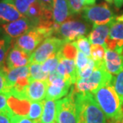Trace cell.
<instances>
[{"label": "cell", "mask_w": 123, "mask_h": 123, "mask_svg": "<svg viewBox=\"0 0 123 123\" xmlns=\"http://www.w3.org/2000/svg\"><path fill=\"white\" fill-rule=\"evenodd\" d=\"M92 93L109 123L116 122L123 117V106L113 82L102 86Z\"/></svg>", "instance_id": "obj_1"}, {"label": "cell", "mask_w": 123, "mask_h": 123, "mask_svg": "<svg viewBox=\"0 0 123 123\" xmlns=\"http://www.w3.org/2000/svg\"><path fill=\"white\" fill-rule=\"evenodd\" d=\"M74 96L78 109V123H109L92 93L74 91Z\"/></svg>", "instance_id": "obj_2"}, {"label": "cell", "mask_w": 123, "mask_h": 123, "mask_svg": "<svg viewBox=\"0 0 123 123\" xmlns=\"http://www.w3.org/2000/svg\"><path fill=\"white\" fill-rule=\"evenodd\" d=\"M114 78L105 70L104 62L95 64V68L90 77L76 81L74 90L76 93H93L102 86L113 82Z\"/></svg>", "instance_id": "obj_3"}, {"label": "cell", "mask_w": 123, "mask_h": 123, "mask_svg": "<svg viewBox=\"0 0 123 123\" xmlns=\"http://www.w3.org/2000/svg\"><path fill=\"white\" fill-rule=\"evenodd\" d=\"M54 33L55 31L52 28L36 26L17 38L14 45L31 55L46 38L50 37Z\"/></svg>", "instance_id": "obj_4"}, {"label": "cell", "mask_w": 123, "mask_h": 123, "mask_svg": "<svg viewBox=\"0 0 123 123\" xmlns=\"http://www.w3.org/2000/svg\"><path fill=\"white\" fill-rule=\"evenodd\" d=\"M92 30V26L83 19L69 18L61 24L55 34L63 39L66 43H72L85 36Z\"/></svg>", "instance_id": "obj_5"}, {"label": "cell", "mask_w": 123, "mask_h": 123, "mask_svg": "<svg viewBox=\"0 0 123 123\" xmlns=\"http://www.w3.org/2000/svg\"><path fill=\"white\" fill-rule=\"evenodd\" d=\"M81 15L83 20L90 23L92 27L108 24L115 17L109 5L105 2L94 6H86Z\"/></svg>", "instance_id": "obj_6"}, {"label": "cell", "mask_w": 123, "mask_h": 123, "mask_svg": "<svg viewBox=\"0 0 123 123\" xmlns=\"http://www.w3.org/2000/svg\"><path fill=\"white\" fill-rule=\"evenodd\" d=\"M56 123H78V109L74 87L67 96L57 101Z\"/></svg>", "instance_id": "obj_7"}, {"label": "cell", "mask_w": 123, "mask_h": 123, "mask_svg": "<svg viewBox=\"0 0 123 123\" xmlns=\"http://www.w3.org/2000/svg\"><path fill=\"white\" fill-rule=\"evenodd\" d=\"M66 43L58 37H49L46 38L31 55L30 63H43L52 55L57 54Z\"/></svg>", "instance_id": "obj_8"}, {"label": "cell", "mask_w": 123, "mask_h": 123, "mask_svg": "<svg viewBox=\"0 0 123 123\" xmlns=\"http://www.w3.org/2000/svg\"><path fill=\"white\" fill-rule=\"evenodd\" d=\"M47 82L48 87L46 98L55 101L65 97L70 92V88L73 85L70 81L58 74L57 71L49 74Z\"/></svg>", "instance_id": "obj_9"}, {"label": "cell", "mask_w": 123, "mask_h": 123, "mask_svg": "<svg viewBox=\"0 0 123 123\" xmlns=\"http://www.w3.org/2000/svg\"><path fill=\"white\" fill-rule=\"evenodd\" d=\"M105 47L106 50L123 52V14L113 18Z\"/></svg>", "instance_id": "obj_10"}, {"label": "cell", "mask_w": 123, "mask_h": 123, "mask_svg": "<svg viewBox=\"0 0 123 123\" xmlns=\"http://www.w3.org/2000/svg\"><path fill=\"white\" fill-rule=\"evenodd\" d=\"M36 26L37 24L33 20L23 16L18 20L2 25V29L5 34L13 39L18 38L19 36L23 35L26 32Z\"/></svg>", "instance_id": "obj_11"}, {"label": "cell", "mask_w": 123, "mask_h": 123, "mask_svg": "<svg viewBox=\"0 0 123 123\" xmlns=\"http://www.w3.org/2000/svg\"><path fill=\"white\" fill-rule=\"evenodd\" d=\"M31 55H29L15 45L12 47L7 54L6 63L8 70L26 66L30 64Z\"/></svg>", "instance_id": "obj_12"}, {"label": "cell", "mask_w": 123, "mask_h": 123, "mask_svg": "<svg viewBox=\"0 0 123 123\" xmlns=\"http://www.w3.org/2000/svg\"><path fill=\"white\" fill-rule=\"evenodd\" d=\"M53 20L55 23V33L61 24L66 22L72 15L70 13L68 0H54L52 9Z\"/></svg>", "instance_id": "obj_13"}, {"label": "cell", "mask_w": 123, "mask_h": 123, "mask_svg": "<svg viewBox=\"0 0 123 123\" xmlns=\"http://www.w3.org/2000/svg\"><path fill=\"white\" fill-rule=\"evenodd\" d=\"M47 87V81H31L26 90V98L30 102H41V101H43L46 97Z\"/></svg>", "instance_id": "obj_14"}, {"label": "cell", "mask_w": 123, "mask_h": 123, "mask_svg": "<svg viewBox=\"0 0 123 123\" xmlns=\"http://www.w3.org/2000/svg\"><path fill=\"white\" fill-rule=\"evenodd\" d=\"M104 63L108 72L112 75H117L123 70V52L106 50Z\"/></svg>", "instance_id": "obj_15"}, {"label": "cell", "mask_w": 123, "mask_h": 123, "mask_svg": "<svg viewBox=\"0 0 123 123\" xmlns=\"http://www.w3.org/2000/svg\"><path fill=\"white\" fill-rule=\"evenodd\" d=\"M59 55V62L56 71L59 75L65 79L70 81L72 84H74L77 81V69H76L75 59L64 58L58 52Z\"/></svg>", "instance_id": "obj_16"}, {"label": "cell", "mask_w": 123, "mask_h": 123, "mask_svg": "<svg viewBox=\"0 0 123 123\" xmlns=\"http://www.w3.org/2000/svg\"><path fill=\"white\" fill-rule=\"evenodd\" d=\"M23 17L12 0H0V24L11 23Z\"/></svg>", "instance_id": "obj_17"}, {"label": "cell", "mask_w": 123, "mask_h": 123, "mask_svg": "<svg viewBox=\"0 0 123 123\" xmlns=\"http://www.w3.org/2000/svg\"><path fill=\"white\" fill-rule=\"evenodd\" d=\"M113 20V19H112ZM112 21L105 25L96 26L92 27L91 31L88 35V39L92 45H105V41L110 32Z\"/></svg>", "instance_id": "obj_18"}, {"label": "cell", "mask_w": 123, "mask_h": 123, "mask_svg": "<svg viewBox=\"0 0 123 123\" xmlns=\"http://www.w3.org/2000/svg\"><path fill=\"white\" fill-rule=\"evenodd\" d=\"M25 77H30L29 65L26 66H22V67L11 69V70H8L7 69L6 84H7V89H8V93L11 88L14 86L17 81L22 78H25Z\"/></svg>", "instance_id": "obj_19"}, {"label": "cell", "mask_w": 123, "mask_h": 123, "mask_svg": "<svg viewBox=\"0 0 123 123\" xmlns=\"http://www.w3.org/2000/svg\"><path fill=\"white\" fill-rule=\"evenodd\" d=\"M57 117V102L46 99L44 101L43 111L40 123H56Z\"/></svg>", "instance_id": "obj_20"}, {"label": "cell", "mask_w": 123, "mask_h": 123, "mask_svg": "<svg viewBox=\"0 0 123 123\" xmlns=\"http://www.w3.org/2000/svg\"><path fill=\"white\" fill-rule=\"evenodd\" d=\"M29 70H30V82L34 80L47 81L49 74L45 73L43 70L42 64L31 62L29 64Z\"/></svg>", "instance_id": "obj_21"}, {"label": "cell", "mask_w": 123, "mask_h": 123, "mask_svg": "<svg viewBox=\"0 0 123 123\" xmlns=\"http://www.w3.org/2000/svg\"><path fill=\"white\" fill-rule=\"evenodd\" d=\"M43 105L44 101H41V102H31L26 117L34 122L40 123L41 117L43 111Z\"/></svg>", "instance_id": "obj_22"}, {"label": "cell", "mask_w": 123, "mask_h": 123, "mask_svg": "<svg viewBox=\"0 0 123 123\" xmlns=\"http://www.w3.org/2000/svg\"><path fill=\"white\" fill-rule=\"evenodd\" d=\"M12 38L6 34L0 35V67L4 66Z\"/></svg>", "instance_id": "obj_23"}, {"label": "cell", "mask_w": 123, "mask_h": 123, "mask_svg": "<svg viewBox=\"0 0 123 123\" xmlns=\"http://www.w3.org/2000/svg\"><path fill=\"white\" fill-rule=\"evenodd\" d=\"M106 48L102 45H91L90 49V58L93 60L95 64L104 62Z\"/></svg>", "instance_id": "obj_24"}, {"label": "cell", "mask_w": 123, "mask_h": 123, "mask_svg": "<svg viewBox=\"0 0 123 123\" xmlns=\"http://www.w3.org/2000/svg\"><path fill=\"white\" fill-rule=\"evenodd\" d=\"M58 52L55 54V55H52L48 59H46L43 63H42V68H43V70L45 73L50 74L54 72V71H56L58 62H59V55H58Z\"/></svg>", "instance_id": "obj_25"}, {"label": "cell", "mask_w": 123, "mask_h": 123, "mask_svg": "<svg viewBox=\"0 0 123 123\" xmlns=\"http://www.w3.org/2000/svg\"><path fill=\"white\" fill-rule=\"evenodd\" d=\"M72 43L75 46V47L78 49V50L81 51L83 54H85L87 57L90 58V49H91V45L88 38L85 36L80 37L77 40L72 42Z\"/></svg>", "instance_id": "obj_26"}, {"label": "cell", "mask_w": 123, "mask_h": 123, "mask_svg": "<svg viewBox=\"0 0 123 123\" xmlns=\"http://www.w3.org/2000/svg\"><path fill=\"white\" fill-rule=\"evenodd\" d=\"M113 85H114V89L116 90L117 95H118L123 106V70L114 78Z\"/></svg>", "instance_id": "obj_27"}, {"label": "cell", "mask_w": 123, "mask_h": 123, "mask_svg": "<svg viewBox=\"0 0 123 123\" xmlns=\"http://www.w3.org/2000/svg\"><path fill=\"white\" fill-rule=\"evenodd\" d=\"M94 68H95V62H93L92 58H90L89 60V63L87 64V66L77 74V80L85 79V78H89L90 74L93 73Z\"/></svg>", "instance_id": "obj_28"}, {"label": "cell", "mask_w": 123, "mask_h": 123, "mask_svg": "<svg viewBox=\"0 0 123 123\" xmlns=\"http://www.w3.org/2000/svg\"><path fill=\"white\" fill-rule=\"evenodd\" d=\"M34 1H36V0H12L17 10L23 16H26L29 7Z\"/></svg>", "instance_id": "obj_29"}, {"label": "cell", "mask_w": 123, "mask_h": 123, "mask_svg": "<svg viewBox=\"0 0 123 123\" xmlns=\"http://www.w3.org/2000/svg\"><path fill=\"white\" fill-rule=\"evenodd\" d=\"M90 58L87 57L85 54H83L82 52H81V51L78 50L77 55H76V58H75V64H76V69H77V74L87 66V64L89 63Z\"/></svg>", "instance_id": "obj_30"}, {"label": "cell", "mask_w": 123, "mask_h": 123, "mask_svg": "<svg viewBox=\"0 0 123 123\" xmlns=\"http://www.w3.org/2000/svg\"><path fill=\"white\" fill-rule=\"evenodd\" d=\"M68 3L72 15H78L81 14L82 9L84 8L83 0H68Z\"/></svg>", "instance_id": "obj_31"}, {"label": "cell", "mask_w": 123, "mask_h": 123, "mask_svg": "<svg viewBox=\"0 0 123 123\" xmlns=\"http://www.w3.org/2000/svg\"><path fill=\"white\" fill-rule=\"evenodd\" d=\"M6 66H2L0 67V93L7 94L8 89H7L6 84Z\"/></svg>", "instance_id": "obj_32"}, {"label": "cell", "mask_w": 123, "mask_h": 123, "mask_svg": "<svg viewBox=\"0 0 123 123\" xmlns=\"http://www.w3.org/2000/svg\"><path fill=\"white\" fill-rule=\"evenodd\" d=\"M0 113L7 114H13L8 105L7 95L4 93H0Z\"/></svg>", "instance_id": "obj_33"}, {"label": "cell", "mask_w": 123, "mask_h": 123, "mask_svg": "<svg viewBox=\"0 0 123 123\" xmlns=\"http://www.w3.org/2000/svg\"><path fill=\"white\" fill-rule=\"evenodd\" d=\"M11 118L13 123H38L37 122H34L33 120L28 118L27 117L21 116V115L12 114Z\"/></svg>", "instance_id": "obj_34"}, {"label": "cell", "mask_w": 123, "mask_h": 123, "mask_svg": "<svg viewBox=\"0 0 123 123\" xmlns=\"http://www.w3.org/2000/svg\"><path fill=\"white\" fill-rule=\"evenodd\" d=\"M11 116L12 114L0 113V123H13Z\"/></svg>", "instance_id": "obj_35"}, {"label": "cell", "mask_w": 123, "mask_h": 123, "mask_svg": "<svg viewBox=\"0 0 123 123\" xmlns=\"http://www.w3.org/2000/svg\"><path fill=\"white\" fill-rule=\"evenodd\" d=\"M39 1L43 2L49 10L52 11L53 6H54V0H39Z\"/></svg>", "instance_id": "obj_36"}, {"label": "cell", "mask_w": 123, "mask_h": 123, "mask_svg": "<svg viewBox=\"0 0 123 123\" xmlns=\"http://www.w3.org/2000/svg\"><path fill=\"white\" fill-rule=\"evenodd\" d=\"M114 2L115 7L117 9L122 8V6H123V0H114Z\"/></svg>", "instance_id": "obj_37"}, {"label": "cell", "mask_w": 123, "mask_h": 123, "mask_svg": "<svg viewBox=\"0 0 123 123\" xmlns=\"http://www.w3.org/2000/svg\"><path fill=\"white\" fill-rule=\"evenodd\" d=\"M96 0H83L85 6H93L95 3Z\"/></svg>", "instance_id": "obj_38"}, {"label": "cell", "mask_w": 123, "mask_h": 123, "mask_svg": "<svg viewBox=\"0 0 123 123\" xmlns=\"http://www.w3.org/2000/svg\"><path fill=\"white\" fill-rule=\"evenodd\" d=\"M113 123H123V117H122V118H121V119L117 120V121H116V122H113Z\"/></svg>", "instance_id": "obj_39"}, {"label": "cell", "mask_w": 123, "mask_h": 123, "mask_svg": "<svg viewBox=\"0 0 123 123\" xmlns=\"http://www.w3.org/2000/svg\"><path fill=\"white\" fill-rule=\"evenodd\" d=\"M105 1H107L108 2H110V3H112V2H113V1H114V0H105Z\"/></svg>", "instance_id": "obj_40"}, {"label": "cell", "mask_w": 123, "mask_h": 123, "mask_svg": "<svg viewBox=\"0 0 123 123\" xmlns=\"http://www.w3.org/2000/svg\"><path fill=\"white\" fill-rule=\"evenodd\" d=\"M2 32H1V29H0V35H2Z\"/></svg>", "instance_id": "obj_41"}]
</instances>
